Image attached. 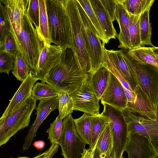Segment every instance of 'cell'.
<instances>
[{
    "label": "cell",
    "mask_w": 158,
    "mask_h": 158,
    "mask_svg": "<svg viewBox=\"0 0 158 158\" xmlns=\"http://www.w3.org/2000/svg\"><path fill=\"white\" fill-rule=\"evenodd\" d=\"M63 49L56 45L44 42V47L40 56L35 75L43 81L50 70L58 64L61 60Z\"/></svg>",
    "instance_id": "cell-13"
},
{
    "label": "cell",
    "mask_w": 158,
    "mask_h": 158,
    "mask_svg": "<svg viewBox=\"0 0 158 158\" xmlns=\"http://www.w3.org/2000/svg\"><path fill=\"white\" fill-rule=\"evenodd\" d=\"M15 58L6 52L0 53V71L1 73H9L14 69Z\"/></svg>",
    "instance_id": "cell-39"
},
{
    "label": "cell",
    "mask_w": 158,
    "mask_h": 158,
    "mask_svg": "<svg viewBox=\"0 0 158 158\" xmlns=\"http://www.w3.org/2000/svg\"><path fill=\"white\" fill-rule=\"evenodd\" d=\"M62 119L58 116L50 124L46 132L48 133V139L51 144H58L61 135L62 129Z\"/></svg>",
    "instance_id": "cell-34"
},
{
    "label": "cell",
    "mask_w": 158,
    "mask_h": 158,
    "mask_svg": "<svg viewBox=\"0 0 158 158\" xmlns=\"http://www.w3.org/2000/svg\"><path fill=\"white\" fill-rule=\"evenodd\" d=\"M151 8L145 10L140 17L139 30L141 47L145 45L154 46L151 42L152 27L149 22V11Z\"/></svg>",
    "instance_id": "cell-26"
},
{
    "label": "cell",
    "mask_w": 158,
    "mask_h": 158,
    "mask_svg": "<svg viewBox=\"0 0 158 158\" xmlns=\"http://www.w3.org/2000/svg\"><path fill=\"white\" fill-rule=\"evenodd\" d=\"M119 51L131 69L138 85L156 109L158 100V68L139 61L128 49L122 48Z\"/></svg>",
    "instance_id": "cell-4"
},
{
    "label": "cell",
    "mask_w": 158,
    "mask_h": 158,
    "mask_svg": "<svg viewBox=\"0 0 158 158\" xmlns=\"http://www.w3.org/2000/svg\"><path fill=\"white\" fill-rule=\"evenodd\" d=\"M73 107V100L69 94L64 91L58 93V115L62 119L71 114Z\"/></svg>",
    "instance_id": "cell-31"
},
{
    "label": "cell",
    "mask_w": 158,
    "mask_h": 158,
    "mask_svg": "<svg viewBox=\"0 0 158 158\" xmlns=\"http://www.w3.org/2000/svg\"><path fill=\"white\" fill-rule=\"evenodd\" d=\"M91 6L103 31L108 43L111 39H116L117 33L113 22L100 0H89Z\"/></svg>",
    "instance_id": "cell-20"
},
{
    "label": "cell",
    "mask_w": 158,
    "mask_h": 158,
    "mask_svg": "<svg viewBox=\"0 0 158 158\" xmlns=\"http://www.w3.org/2000/svg\"><path fill=\"white\" fill-rule=\"evenodd\" d=\"M89 77V74L81 67L74 52L67 48L63 51L61 62L50 70L43 81L59 92L70 94Z\"/></svg>",
    "instance_id": "cell-1"
},
{
    "label": "cell",
    "mask_w": 158,
    "mask_h": 158,
    "mask_svg": "<svg viewBox=\"0 0 158 158\" xmlns=\"http://www.w3.org/2000/svg\"><path fill=\"white\" fill-rule=\"evenodd\" d=\"M33 145L36 149L41 150L44 147L45 143L44 141L40 140L34 142Z\"/></svg>",
    "instance_id": "cell-45"
},
{
    "label": "cell",
    "mask_w": 158,
    "mask_h": 158,
    "mask_svg": "<svg viewBox=\"0 0 158 158\" xmlns=\"http://www.w3.org/2000/svg\"><path fill=\"white\" fill-rule=\"evenodd\" d=\"M39 80L31 71L27 78L22 82L20 86L10 100V103L0 118V124L6 117L22 104L31 95V90L36 82Z\"/></svg>",
    "instance_id": "cell-17"
},
{
    "label": "cell",
    "mask_w": 158,
    "mask_h": 158,
    "mask_svg": "<svg viewBox=\"0 0 158 158\" xmlns=\"http://www.w3.org/2000/svg\"><path fill=\"white\" fill-rule=\"evenodd\" d=\"M96 145L94 148H89L88 149H86L81 158H94Z\"/></svg>",
    "instance_id": "cell-43"
},
{
    "label": "cell",
    "mask_w": 158,
    "mask_h": 158,
    "mask_svg": "<svg viewBox=\"0 0 158 158\" xmlns=\"http://www.w3.org/2000/svg\"><path fill=\"white\" fill-rule=\"evenodd\" d=\"M94 158H115L113 146L103 153L100 152L96 149Z\"/></svg>",
    "instance_id": "cell-42"
},
{
    "label": "cell",
    "mask_w": 158,
    "mask_h": 158,
    "mask_svg": "<svg viewBox=\"0 0 158 158\" xmlns=\"http://www.w3.org/2000/svg\"><path fill=\"white\" fill-rule=\"evenodd\" d=\"M129 52L139 61L150 64L158 68V56L153 52L151 47L142 46L129 50Z\"/></svg>",
    "instance_id": "cell-27"
},
{
    "label": "cell",
    "mask_w": 158,
    "mask_h": 158,
    "mask_svg": "<svg viewBox=\"0 0 158 158\" xmlns=\"http://www.w3.org/2000/svg\"><path fill=\"white\" fill-rule=\"evenodd\" d=\"M112 22L116 20L117 0H100Z\"/></svg>",
    "instance_id": "cell-41"
},
{
    "label": "cell",
    "mask_w": 158,
    "mask_h": 158,
    "mask_svg": "<svg viewBox=\"0 0 158 158\" xmlns=\"http://www.w3.org/2000/svg\"><path fill=\"white\" fill-rule=\"evenodd\" d=\"M129 114L133 118L143 125L150 138L149 140L158 157V117L150 119L139 113L129 111Z\"/></svg>",
    "instance_id": "cell-21"
},
{
    "label": "cell",
    "mask_w": 158,
    "mask_h": 158,
    "mask_svg": "<svg viewBox=\"0 0 158 158\" xmlns=\"http://www.w3.org/2000/svg\"><path fill=\"white\" fill-rule=\"evenodd\" d=\"M130 18L129 32L131 50L141 47L139 30L140 16L129 15Z\"/></svg>",
    "instance_id": "cell-32"
},
{
    "label": "cell",
    "mask_w": 158,
    "mask_h": 158,
    "mask_svg": "<svg viewBox=\"0 0 158 158\" xmlns=\"http://www.w3.org/2000/svg\"><path fill=\"white\" fill-rule=\"evenodd\" d=\"M72 114L65 118L59 145L64 158H81L86 144L78 134Z\"/></svg>",
    "instance_id": "cell-9"
},
{
    "label": "cell",
    "mask_w": 158,
    "mask_h": 158,
    "mask_svg": "<svg viewBox=\"0 0 158 158\" xmlns=\"http://www.w3.org/2000/svg\"><path fill=\"white\" fill-rule=\"evenodd\" d=\"M117 0L116 20L118 22L120 28V32L116 36L119 42L118 48H124L131 50L129 15L118 0Z\"/></svg>",
    "instance_id": "cell-19"
},
{
    "label": "cell",
    "mask_w": 158,
    "mask_h": 158,
    "mask_svg": "<svg viewBox=\"0 0 158 158\" xmlns=\"http://www.w3.org/2000/svg\"><path fill=\"white\" fill-rule=\"evenodd\" d=\"M128 158H157L156 152L148 138L129 132L125 150Z\"/></svg>",
    "instance_id": "cell-16"
},
{
    "label": "cell",
    "mask_w": 158,
    "mask_h": 158,
    "mask_svg": "<svg viewBox=\"0 0 158 158\" xmlns=\"http://www.w3.org/2000/svg\"><path fill=\"white\" fill-rule=\"evenodd\" d=\"M36 102L30 96L0 124V146L6 144L19 131L28 127L31 114L36 108Z\"/></svg>",
    "instance_id": "cell-6"
},
{
    "label": "cell",
    "mask_w": 158,
    "mask_h": 158,
    "mask_svg": "<svg viewBox=\"0 0 158 158\" xmlns=\"http://www.w3.org/2000/svg\"><path fill=\"white\" fill-rule=\"evenodd\" d=\"M40 9L39 29L38 33L43 40L49 44L52 43L46 0H39Z\"/></svg>",
    "instance_id": "cell-23"
},
{
    "label": "cell",
    "mask_w": 158,
    "mask_h": 158,
    "mask_svg": "<svg viewBox=\"0 0 158 158\" xmlns=\"http://www.w3.org/2000/svg\"><path fill=\"white\" fill-rule=\"evenodd\" d=\"M10 27L6 15L4 5L0 2V41L3 40L10 32Z\"/></svg>",
    "instance_id": "cell-40"
},
{
    "label": "cell",
    "mask_w": 158,
    "mask_h": 158,
    "mask_svg": "<svg viewBox=\"0 0 158 158\" xmlns=\"http://www.w3.org/2000/svg\"><path fill=\"white\" fill-rule=\"evenodd\" d=\"M151 49L153 52L158 56V47L154 46L153 47H151Z\"/></svg>",
    "instance_id": "cell-47"
},
{
    "label": "cell",
    "mask_w": 158,
    "mask_h": 158,
    "mask_svg": "<svg viewBox=\"0 0 158 158\" xmlns=\"http://www.w3.org/2000/svg\"><path fill=\"white\" fill-rule=\"evenodd\" d=\"M26 13L31 20L38 31L39 29L40 24L39 0H29Z\"/></svg>",
    "instance_id": "cell-36"
},
{
    "label": "cell",
    "mask_w": 158,
    "mask_h": 158,
    "mask_svg": "<svg viewBox=\"0 0 158 158\" xmlns=\"http://www.w3.org/2000/svg\"><path fill=\"white\" fill-rule=\"evenodd\" d=\"M110 71L103 65L94 73L89 74V79L94 91L100 99L108 85Z\"/></svg>",
    "instance_id": "cell-22"
},
{
    "label": "cell",
    "mask_w": 158,
    "mask_h": 158,
    "mask_svg": "<svg viewBox=\"0 0 158 158\" xmlns=\"http://www.w3.org/2000/svg\"><path fill=\"white\" fill-rule=\"evenodd\" d=\"M52 43L63 50L70 48L74 52L69 17L63 0H46Z\"/></svg>",
    "instance_id": "cell-2"
},
{
    "label": "cell",
    "mask_w": 158,
    "mask_h": 158,
    "mask_svg": "<svg viewBox=\"0 0 158 158\" xmlns=\"http://www.w3.org/2000/svg\"><path fill=\"white\" fill-rule=\"evenodd\" d=\"M129 15L140 16L151 8L154 0H118Z\"/></svg>",
    "instance_id": "cell-25"
},
{
    "label": "cell",
    "mask_w": 158,
    "mask_h": 158,
    "mask_svg": "<svg viewBox=\"0 0 158 158\" xmlns=\"http://www.w3.org/2000/svg\"><path fill=\"white\" fill-rule=\"evenodd\" d=\"M156 118L157 117H158V100L157 102V104L156 105Z\"/></svg>",
    "instance_id": "cell-48"
},
{
    "label": "cell",
    "mask_w": 158,
    "mask_h": 158,
    "mask_svg": "<svg viewBox=\"0 0 158 158\" xmlns=\"http://www.w3.org/2000/svg\"><path fill=\"white\" fill-rule=\"evenodd\" d=\"M124 90L127 101V109L147 118L152 115L156 116V110L153 104L139 85L135 93L125 88Z\"/></svg>",
    "instance_id": "cell-15"
},
{
    "label": "cell",
    "mask_w": 158,
    "mask_h": 158,
    "mask_svg": "<svg viewBox=\"0 0 158 158\" xmlns=\"http://www.w3.org/2000/svg\"><path fill=\"white\" fill-rule=\"evenodd\" d=\"M11 158H13L12 157H11ZM16 158H29L28 156H18Z\"/></svg>",
    "instance_id": "cell-49"
},
{
    "label": "cell",
    "mask_w": 158,
    "mask_h": 158,
    "mask_svg": "<svg viewBox=\"0 0 158 158\" xmlns=\"http://www.w3.org/2000/svg\"><path fill=\"white\" fill-rule=\"evenodd\" d=\"M31 71V68L19 52L15 58L14 66L11 73L17 80L22 82L27 77Z\"/></svg>",
    "instance_id": "cell-33"
},
{
    "label": "cell",
    "mask_w": 158,
    "mask_h": 158,
    "mask_svg": "<svg viewBox=\"0 0 158 158\" xmlns=\"http://www.w3.org/2000/svg\"><path fill=\"white\" fill-rule=\"evenodd\" d=\"M104 51L112 59L122 77L129 85L132 91L135 93L138 85V83L131 69L119 50H108L105 48Z\"/></svg>",
    "instance_id": "cell-18"
},
{
    "label": "cell",
    "mask_w": 158,
    "mask_h": 158,
    "mask_svg": "<svg viewBox=\"0 0 158 158\" xmlns=\"http://www.w3.org/2000/svg\"><path fill=\"white\" fill-rule=\"evenodd\" d=\"M63 1L70 22L74 52L82 69L86 73H89L90 62L82 32V23L76 0Z\"/></svg>",
    "instance_id": "cell-8"
},
{
    "label": "cell",
    "mask_w": 158,
    "mask_h": 158,
    "mask_svg": "<svg viewBox=\"0 0 158 158\" xmlns=\"http://www.w3.org/2000/svg\"><path fill=\"white\" fill-rule=\"evenodd\" d=\"M90 20L96 33L104 44H107L105 35L98 18L90 5L89 0H77Z\"/></svg>",
    "instance_id": "cell-30"
},
{
    "label": "cell",
    "mask_w": 158,
    "mask_h": 158,
    "mask_svg": "<svg viewBox=\"0 0 158 158\" xmlns=\"http://www.w3.org/2000/svg\"><path fill=\"white\" fill-rule=\"evenodd\" d=\"M91 115L84 113L80 117L74 119L77 131L86 144H90L91 131Z\"/></svg>",
    "instance_id": "cell-29"
},
{
    "label": "cell",
    "mask_w": 158,
    "mask_h": 158,
    "mask_svg": "<svg viewBox=\"0 0 158 158\" xmlns=\"http://www.w3.org/2000/svg\"><path fill=\"white\" fill-rule=\"evenodd\" d=\"M101 114L109 121L112 134L115 158H123V155L127 144L129 131L122 111L107 104H103Z\"/></svg>",
    "instance_id": "cell-7"
},
{
    "label": "cell",
    "mask_w": 158,
    "mask_h": 158,
    "mask_svg": "<svg viewBox=\"0 0 158 158\" xmlns=\"http://www.w3.org/2000/svg\"><path fill=\"white\" fill-rule=\"evenodd\" d=\"M112 146V137L108 123L97 141L96 149L100 152L103 153L107 151Z\"/></svg>",
    "instance_id": "cell-35"
},
{
    "label": "cell",
    "mask_w": 158,
    "mask_h": 158,
    "mask_svg": "<svg viewBox=\"0 0 158 158\" xmlns=\"http://www.w3.org/2000/svg\"><path fill=\"white\" fill-rule=\"evenodd\" d=\"M70 94L73 101V110L81 111L92 116L100 114V99L94 91L89 77Z\"/></svg>",
    "instance_id": "cell-10"
},
{
    "label": "cell",
    "mask_w": 158,
    "mask_h": 158,
    "mask_svg": "<svg viewBox=\"0 0 158 158\" xmlns=\"http://www.w3.org/2000/svg\"><path fill=\"white\" fill-rule=\"evenodd\" d=\"M100 100L102 104H107L121 111L127 108V101L124 88L111 72L108 85Z\"/></svg>",
    "instance_id": "cell-14"
},
{
    "label": "cell",
    "mask_w": 158,
    "mask_h": 158,
    "mask_svg": "<svg viewBox=\"0 0 158 158\" xmlns=\"http://www.w3.org/2000/svg\"><path fill=\"white\" fill-rule=\"evenodd\" d=\"M59 92L44 82H37L31 91V96L35 100H39L58 96Z\"/></svg>",
    "instance_id": "cell-28"
},
{
    "label": "cell",
    "mask_w": 158,
    "mask_h": 158,
    "mask_svg": "<svg viewBox=\"0 0 158 158\" xmlns=\"http://www.w3.org/2000/svg\"><path fill=\"white\" fill-rule=\"evenodd\" d=\"M4 52L15 58L18 52L14 37L10 32L3 41H0V53Z\"/></svg>",
    "instance_id": "cell-37"
},
{
    "label": "cell",
    "mask_w": 158,
    "mask_h": 158,
    "mask_svg": "<svg viewBox=\"0 0 158 158\" xmlns=\"http://www.w3.org/2000/svg\"><path fill=\"white\" fill-rule=\"evenodd\" d=\"M47 152V150L41 153H40L38 155L35 156L32 158H43Z\"/></svg>",
    "instance_id": "cell-46"
},
{
    "label": "cell",
    "mask_w": 158,
    "mask_h": 158,
    "mask_svg": "<svg viewBox=\"0 0 158 158\" xmlns=\"http://www.w3.org/2000/svg\"><path fill=\"white\" fill-rule=\"evenodd\" d=\"M104 52L105 63L103 65L106 66L109 71L117 78L124 88L132 92L129 85L122 77L112 59L104 51Z\"/></svg>",
    "instance_id": "cell-38"
},
{
    "label": "cell",
    "mask_w": 158,
    "mask_h": 158,
    "mask_svg": "<svg viewBox=\"0 0 158 158\" xmlns=\"http://www.w3.org/2000/svg\"><path fill=\"white\" fill-rule=\"evenodd\" d=\"M82 23V30L89 62V74L94 73L105 63V44L97 35L94 28L83 8L75 0Z\"/></svg>",
    "instance_id": "cell-5"
},
{
    "label": "cell",
    "mask_w": 158,
    "mask_h": 158,
    "mask_svg": "<svg viewBox=\"0 0 158 158\" xmlns=\"http://www.w3.org/2000/svg\"><path fill=\"white\" fill-rule=\"evenodd\" d=\"M56 153L57 152L55 149L50 147L47 150L46 153L43 158H52L54 154Z\"/></svg>",
    "instance_id": "cell-44"
},
{
    "label": "cell",
    "mask_w": 158,
    "mask_h": 158,
    "mask_svg": "<svg viewBox=\"0 0 158 158\" xmlns=\"http://www.w3.org/2000/svg\"><path fill=\"white\" fill-rule=\"evenodd\" d=\"M91 131L89 148H94L107 125L109 123L107 118L101 114L96 116H91Z\"/></svg>",
    "instance_id": "cell-24"
},
{
    "label": "cell",
    "mask_w": 158,
    "mask_h": 158,
    "mask_svg": "<svg viewBox=\"0 0 158 158\" xmlns=\"http://www.w3.org/2000/svg\"><path fill=\"white\" fill-rule=\"evenodd\" d=\"M58 96L51 98L40 100L36 108L35 119L30 126L27 135L25 137L24 142L22 146L23 151L28 150L41 124L52 111L57 109Z\"/></svg>",
    "instance_id": "cell-11"
},
{
    "label": "cell",
    "mask_w": 158,
    "mask_h": 158,
    "mask_svg": "<svg viewBox=\"0 0 158 158\" xmlns=\"http://www.w3.org/2000/svg\"><path fill=\"white\" fill-rule=\"evenodd\" d=\"M13 37L18 52L29 65L32 74L35 76L44 42L26 13L20 33Z\"/></svg>",
    "instance_id": "cell-3"
},
{
    "label": "cell",
    "mask_w": 158,
    "mask_h": 158,
    "mask_svg": "<svg viewBox=\"0 0 158 158\" xmlns=\"http://www.w3.org/2000/svg\"><path fill=\"white\" fill-rule=\"evenodd\" d=\"M29 0H0L3 4L6 15L13 36L20 33Z\"/></svg>",
    "instance_id": "cell-12"
}]
</instances>
